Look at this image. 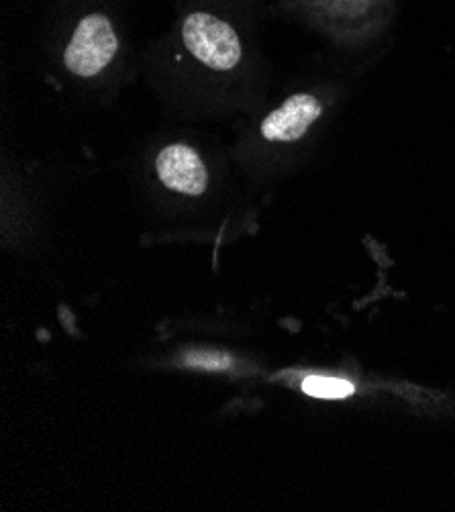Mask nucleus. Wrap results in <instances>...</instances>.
Returning a JSON list of instances; mask_svg holds the SVG:
<instances>
[{
  "instance_id": "f257e3e1",
  "label": "nucleus",
  "mask_w": 455,
  "mask_h": 512,
  "mask_svg": "<svg viewBox=\"0 0 455 512\" xmlns=\"http://www.w3.org/2000/svg\"><path fill=\"white\" fill-rule=\"evenodd\" d=\"M182 37L190 54L207 68L225 72L241 60V43L233 27L209 13L190 15L184 21Z\"/></svg>"
},
{
  "instance_id": "f03ea898",
  "label": "nucleus",
  "mask_w": 455,
  "mask_h": 512,
  "mask_svg": "<svg viewBox=\"0 0 455 512\" xmlns=\"http://www.w3.org/2000/svg\"><path fill=\"white\" fill-rule=\"evenodd\" d=\"M117 47L119 41L111 21L105 15H90L80 21L66 47V68L80 78H90L111 64Z\"/></svg>"
},
{
  "instance_id": "7ed1b4c3",
  "label": "nucleus",
  "mask_w": 455,
  "mask_h": 512,
  "mask_svg": "<svg viewBox=\"0 0 455 512\" xmlns=\"http://www.w3.org/2000/svg\"><path fill=\"white\" fill-rule=\"evenodd\" d=\"M158 176L162 184L178 194L200 196L209 186V174L198 153L188 145H168L160 151Z\"/></svg>"
},
{
  "instance_id": "20e7f679",
  "label": "nucleus",
  "mask_w": 455,
  "mask_h": 512,
  "mask_svg": "<svg viewBox=\"0 0 455 512\" xmlns=\"http://www.w3.org/2000/svg\"><path fill=\"white\" fill-rule=\"evenodd\" d=\"M323 109L319 100L311 94H294L284 105L272 111L262 123V135L268 141L290 143L300 139L309 131V127L321 117Z\"/></svg>"
},
{
  "instance_id": "39448f33",
  "label": "nucleus",
  "mask_w": 455,
  "mask_h": 512,
  "mask_svg": "<svg viewBox=\"0 0 455 512\" xmlns=\"http://www.w3.org/2000/svg\"><path fill=\"white\" fill-rule=\"evenodd\" d=\"M302 390H305L309 396L315 398H329V400H337V398H347L353 394V384L341 378H329V376H311L302 384Z\"/></svg>"
},
{
  "instance_id": "423d86ee",
  "label": "nucleus",
  "mask_w": 455,
  "mask_h": 512,
  "mask_svg": "<svg viewBox=\"0 0 455 512\" xmlns=\"http://www.w3.org/2000/svg\"><path fill=\"white\" fill-rule=\"evenodd\" d=\"M186 364L207 370H225L231 366V360L221 353H190L186 357Z\"/></svg>"
}]
</instances>
